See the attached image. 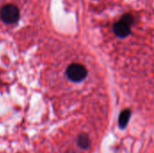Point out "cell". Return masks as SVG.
<instances>
[{"label": "cell", "mask_w": 154, "mask_h": 153, "mask_svg": "<svg viewBox=\"0 0 154 153\" xmlns=\"http://www.w3.org/2000/svg\"><path fill=\"white\" fill-rule=\"evenodd\" d=\"M133 17L130 14H125L119 22L114 25L115 33L121 38L126 37L131 32V26L133 24Z\"/></svg>", "instance_id": "cell-1"}, {"label": "cell", "mask_w": 154, "mask_h": 153, "mask_svg": "<svg viewBox=\"0 0 154 153\" xmlns=\"http://www.w3.org/2000/svg\"><path fill=\"white\" fill-rule=\"evenodd\" d=\"M19 10L14 5H5L1 8L0 17L5 23H14L19 19Z\"/></svg>", "instance_id": "cell-2"}, {"label": "cell", "mask_w": 154, "mask_h": 153, "mask_svg": "<svg viewBox=\"0 0 154 153\" xmlns=\"http://www.w3.org/2000/svg\"><path fill=\"white\" fill-rule=\"evenodd\" d=\"M68 78L74 82H80L82 81L88 75L87 69L79 63H73L69 65L66 70Z\"/></svg>", "instance_id": "cell-3"}, {"label": "cell", "mask_w": 154, "mask_h": 153, "mask_svg": "<svg viewBox=\"0 0 154 153\" xmlns=\"http://www.w3.org/2000/svg\"><path fill=\"white\" fill-rule=\"evenodd\" d=\"M130 117H131V111L129 109H125L121 113L119 116V125L121 128H125L127 125Z\"/></svg>", "instance_id": "cell-4"}, {"label": "cell", "mask_w": 154, "mask_h": 153, "mask_svg": "<svg viewBox=\"0 0 154 153\" xmlns=\"http://www.w3.org/2000/svg\"><path fill=\"white\" fill-rule=\"evenodd\" d=\"M79 145L83 149H87L89 146V139H88V135L81 134L79 137Z\"/></svg>", "instance_id": "cell-5"}]
</instances>
